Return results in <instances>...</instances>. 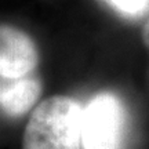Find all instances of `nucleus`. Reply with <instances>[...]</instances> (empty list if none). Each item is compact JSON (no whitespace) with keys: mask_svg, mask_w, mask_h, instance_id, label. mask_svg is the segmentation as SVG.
<instances>
[{"mask_svg":"<svg viewBox=\"0 0 149 149\" xmlns=\"http://www.w3.org/2000/svg\"><path fill=\"white\" fill-rule=\"evenodd\" d=\"M81 113L80 104L70 97L42 101L28 120L22 149H80Z\"/></svg>","mask_w":149,"mask_h":149,"instance_id":"nucleus-1","label":"nucleus"},{"mask_svg":"<svg viewBox=\"0 0 149 149\" xmlns=\"http://www.w3.org/2000/svg\"><path fill=\"white\" fill-rule=\"evenodd\" d=\"M127 115L112 93L95 95L81 113L80 149H123Z\"/></svg>","mask_w":149,"mask_h":149,"instance_id":"nucleus-2","label":"nucleus"},{"mask_svg":"<svg viewBox=\"0 0 149 149\" xmlns=\"http://www.w3.org/2000/svg\"><path fill=\"white\" fill-rule=\"evenodd\" d=\"M39 64L36 43L26 32L8 24H0V76L18 79Z\"/></svg>","mask_w":149,"mask_h":149,"instance_id":"nucleus-3","label":"nucleus"},{"mask_svg":"<svg viewBox=\"0 0 149 149\" xmlns=\"http://www.w3.org/2000/svg\"><path fill=\"white\" fill-rule=\"evenodd\" d=\"M7 80V83L0 86V108L8 116H22L39 100L42 84L36 77L28 74Z\"/></svg>","mask_w":149,"mask_h":149,"instance_id":"nucleus-4","label":"nucleus"},{"mask_svg":"<svg viewBox=\"0 0 149 149\" xmlns=\"http://www.w3.org/2000/svg\"><path fill=\"white\" fill-rule=\"evenodd\" d=\"M107 1L115 10L128 17L144 15L149 10V0H107Z\"/></svg>","mask_w":149,"mask_h":149,"instance_id":"nucleus-5","label":"nucleus"},{"mask_svg":"<svg viewBox=\"0 0 149 149\" xmlns=\"http://www.w3.org/2000/svg\"><path fill=\"white\" fill-rule=\"evenodd\" d=\"M142 42H144L145 47L149 50V19L142 28Z\"/></svg>","mask_w":149,"mask_h":149,"instance_id":"nucleus-6","label":"nucleus"}]
</instances>
